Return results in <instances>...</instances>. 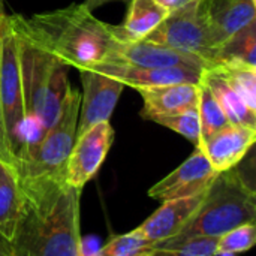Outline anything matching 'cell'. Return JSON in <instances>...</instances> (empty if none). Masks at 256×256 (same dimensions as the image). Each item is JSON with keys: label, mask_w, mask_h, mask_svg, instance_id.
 Listing matches in <instances>:
<instances>
[{"label": "cell", "mask_w": 256, "mask_h": 256, "mask_svg": "<svg viewBox=\"0 0 256 256\" xmlns=\"http://www.w3.org/2000/svg\"><path fill=\"white\" fill-rule=\"evenodd\" d=\"M21 213L10 240L15 256H84L81 190L63 176L21 180Z\"/></svg>", "instance_id": "obj_1"}, {"label": "cell", "mask_w": 256, "mask_h": 256, "mask_svg": "<svg viewBox=\"0 0 256 256\" xmlns=\"http://www.w3.org/2000/svg\"><path fill=\"white\" fill-rule=\"evenodd\" d=\"M8 20L15 33L76 69L104 62L116 40L111 24L98 20L82 3L30 18L8 15Z\"/></svg>", "instance_id": "obj_2"}, {"label": "cell", "mask_w": 256, "mask_h": 256, "mask_svg": "<svg viewBox=\"0 0 256 256\" xmlns=\"http://www.w3.org/2000/svg\"><path fill=\"white\" fill-rule=\"evenodd\" d=\"M15 38L27 129L33 124L36 130L32 142L24 148L26 152L32 148L58 120L64 99L70 88L68 81L69 66L24 36L15 33Z\"/></svg>", "instance_id": "obj_3"}, {"label": "cell", "mask_w": 256, "mask_h": 256, "mask_svg": "<svg viewBox=\"0 0 256 256\" xmlns=\"http://www.w3.org/2000/svg\"><path fill=\"white\" fill-rule=\"evenodd\" d=\"M255 189L237 168H232L214 178L186 228L174 238L156 246L170 249L195 237H220L238 225L255 222Z\"/></svg>", "instance_id": "obj_4"}, {"label": "cell", "mask_w": 256, "mask_h": 256, "mask_svg": "<svg viewBox=\"0 0 256 256\" xmlns=\"http://www.w3.org/2000/svg\"><path fill=\"white\" fill-rule=\"evenodd\" d=\"M81 93L70 86L56 124L18 160L16 172L21 180L63 176L68 156L76 138Z\"/></svg>", "instance_id": "obj_5"}, {"label": "cell", "mask_w": 256, "mask_h": 256, "mask_svg": "<svg viewBox=\"0 0 256 256\" xmlns=\"http://www.w3.org/2000/svg\"><path fill=\"white\" fill-rule=\"evenodd\" d=\"M0 102L9 150L18 165V160L27 144V118L24 108L18 46L15 33L6 20L0 34Z\"/></svg>", "instance_id": "obj_6"}, {"label": "cell", "mask_w": 256, "mask_h": 256, "mask_svg": "<svg viewBox=\"0 0 256 256\" xmlns=\"http://www.w3.org/2000/svg\"><path fill=\"white\" fill-rule=\"evenodd\" d=\"M146 40L195 56L207 64V69H212L216 63V50L204 21L200 0H189L171 10Z\"/></svg>", "instance_id": "obj_7"}, {"label": "cell", "mask_w": 256, "mask_h": 256, "mask_svg": "<svg viewBox=\"0 0 256 256\" xmlns=\"http://www.w3.org/2000/svg\"><path fill=\"white\" fill-rule=\"evenodd\" d=\"M112 141L114 129L110 122H100L78 135L64 165V182L70 188L82 190L100 170Z\"/></svg>", "instance_id": "obj_8"}, {"label": "cell", "mask_w": 256, "mask_h": 256, "mask_svg": "<svg viewBox=\"0 0 256 256\" xmlns=\"http://www.w3.org/2000/svg\"><path fill=\"white\" fill-rule=\"evenodd\" d=\"M82 94L76 126V136L100 122H110L124 84L93 69H78Z\"/></svg>", "instance_id": "obj_9"}, {"label": "cell", "mask_w": 256, "mask_h": 256, "mask_svg": "<svg viewBox=\"0 0 256 256\" xmlns=\"http://www.w3.org/2000/svg\"><path fill=\"white\" fill-rule=\"evenodd\" d=\"M218 176L219 172L213 170L201 148L195 147L194 153L182 165L150 188L148 196L160 202L195 196L207 192Z\"/></svg>", "instance_id": "obj_10"}, {"label": "cell", "mask_w": 256, "mask_h": 256, "mask_svg": "<svg viewBox=\"0 0 256 256\" xmlns=\"http://www.w3.org/2000/svg\"><path fill=\"white\" fill-rule=\"evenodd\" d=\"M104 62L122 63L136 68L184 66L194 69H207V64L195 56L177 51L160 44H153L146 39L135 42L114 40Z\"/></svg>", "instance_id": "obj_11"}, {"label": "cell", "mask_w": 256, "mask_h": 256, "mask_svg": "<svg viewBox=\"0 0 256 256\" xmlns=\"http://www.w3.org/2000/svg\"><path fill=\"white\" fill-rule=\"evenodd\" d=\"M256 141V128L228 124L220 130L202 138L196 146L201 148L216 172H225L246 158Z\"/></svg>", "instance_id": "obj_12"}, {"label": "cell", "mask_w": 256, "mask_h": 256, "mask_svg": "<svg viewBox=\"0 0 256 256\" xmlns=\"http://www.w3.org/2000/svg\"><path fill=\"white\" fill-rule=\"evenodd\" d=\"M86 69V68H84ZM87 69L98 70L132 88L140 87H154V86H168V84H183L192 82L198 84L204 69H194L184 66L174 68H136L112 62H99Z\"/></svg>", "instance_id": "obj_13"}, {"label": "cell", "mask_w": 256, "mask_h": 256, "mask_svg": "<svg viewBox=\"0 0 256 256\" xmlns=\"http://www.w3.org/2000/svg\"><path fill=\"white\" fill-rule=\"evenodd\" d=\"M207 192L188 198L168 200L150 214L136 231L150 243L159 244L178 236L198 212Z\"/></svg>", "instance_id": "obj_14"}, {"label": "cell", "mask_w": 256, "mask_h": 256, "mask_svg": "<svg viewBox=\"0 0 256 256\" xmlns=\"http://www.w3.org/2000/svg\"><path fill=\"white\" fill-rule=\"evenodd\" d=\"M200 8L216 52L232 34L256 21L255 0H200Z\"/></svg>", "instance_id": "obj_15"}, {"label": "cell", "mask_w": 256, "mask_h": 256, "mask_svg": "<svg viewBox=\"0 0 256 256\" xmlns=\"http://www.w3.org/2000/svg\"><path fill=\"white\" fill-rule=\"evenodd\" d=\"M141 96L144 106L141 116L147 120L158 116L180 114L198 108V84H168L135 88Z\"/></svg>", "instance_id": "obj_16"}, {"label": "cell", "mask_w": 256, "mask_h": 256, "mask_svg": "<svg viewBox=\"0 0 256 256\" xmlns=\"http://www.w3.org/2000/svg\"><path fill=\"white\" fill-rule=\"evenodd\" d=\"M170 10L158 0H129L128 16L123 24L112 26L116 40L135 42L146 39L166 16Z\"/></svg>", "instance_id": "obj_17"}, {"label": "cell", "mask_w": 256, "mask_h": 256, "mask_svg": "<svg viewBox=\"0 0 256 256\" xmlns=\"http://www.w3.org/2000/svg\"><path fill=\"white\" fill-rule=\"evenodd\" d=\"M201 81L212 92L231 124L256 128V111L248 106V104L224 80L222 75H219L214 69H204Z\"/></svg>", "instance_id": "obj_18"}, {"label": "cell", "mask_w": 256, "mask_h": 256, "mask_svg": "<svg viewBox=\"0 0 256 256\" xmlns=\"http://www.w3.org/2000/svg\"><path fill=\"white\" fill-rule=\"evenodd\" d=\"M21 184L16 170L0 160V236L12 240L21 213Z\"/></svg>", "instance_id": "obj_19"}, {"label": "cell", "mask_w": 256, "mask_h": 256, "mask_svg": "<svg viewBox=\"0 0 256 256\" xmlns=\"http://www.w3.org/2000/svg\"><path fill=\"white\" fill-rule=\"evenodd\" d=\"M224 62H240L256 68V21L232 34L219 46L216 64Z\"/></svg>", "instance_id": "obj_20"}, {"label": "cell", "mask_w": 256, "mask_h": 256, "mask_svg": "<svg viewBox=\"0 0 256 256\" xmlns=\"http://www.w3.org/2000/svg\"><path fill=\"white\" fill-rule=\"evenodd\" d=\"M214 69L224 80L237 92V94L256 111V68L240 62H224L216 64Z\"/></svg>", "instance_id": "obj_21"}, {"label": "cell", "mask_w": 256, "mask_h": 256, "mask_svg": "<svg viewBox=\"0 0 256 256\" xmlns=\"http://www.w3.org/2000/svg\"><path fill=\"white\" fill-rule=\"evenodd\" d=\"M198 116L201 123V140L231 124L224 110L201 80L198 82Z\"/></svg>", "instance_id": "obj_22"}, {"label": "cell", "mask_w": 256, "mask_h": 256, "mask_svg": "<svg viewBox=\"0 0 256 256\" xmlns=\"http://www.w3.org/2000/svg\"><path fill=\"white\" fill-rule=\"evenodd\" d=\"M156 244L147 242L136 230L112 237L98 256H146L154 249Z\"/></svg>", "instance_id": "obj_23"}, {"label": "cell", "mask_w": 256, "mask_h": 256, "mask_svg": "<svg viewBox=\"0 0 256 256\" xmlns=\"http://www.w3.org/2000/svg\"><path fill=\"white\" fill-rule=\"evenodd\" d=\"M150 120L177 132L178 135L190 141L195 147L201 141V123H200L198 108L186 111V112H180V114L158 116V117H152Z\"/></svg>", "instance_id": "obj_24"}, {"label": "cell", "mask_w": 256, "mask_h": 256, "mask_svg": "<svg viewBox=\"0 0 256 256\" xmlns=\"http://www.w3.org/2000/svg\"><path fill=\"white\" fill-rule=\"evenodd\" d=\"M256 226L255 222L238 225L228 232L218 237V252L225 254H243L255 246Z\"/></svg>", "instance_id": "obj_25"}, {"label": "cell", "mask_w": 256, "mask_h": 256, "mask_svg": "<svg viewBox=\"0 0 256 256\" xmlns=\"http://www.w3.org/2000/svg\"><path fill=\"white\" fill-rule=\"evenodd\" d=\"M170 249L174 250V256H214L218 237H195Z\"/></svg>", "instance_id": "obj_26"}, {"label": "cell", "mask_w": 256, "mask_h": 256, "mask_svg": "<svg viewBox=\"0 0 256 256\" xmlns=\"http://www.w3.org/2000/svg\"><path fill=\"white\" fill-rule=\"evenodd\" d=\"M0 160L14 166L16 170L15 159L9 150L8 140H6V130H4V123H3V116H2V102H0Z\"/></svg>", "instance_id": "obj_27"}, {"label": "cell", "mask_w": 256, "mask_h": 256, "mask_svg": "<svg viewBox=\"0 0 256 256\" xmlns=\"http://www.w3.org/2000/svg\"><path fill=\"white\" fill-rule=\"evenodd\" d=\"M110 2H129V0H84L82 4H84L88 10L93 12V9H96V8H99V6H102V4H105V3H110Z\"/></svg>", "instance_id": "obj_28"}, {"label": "cell", "mask_w": 256, "mask_h": 256, "mask_svg": "<svg viewBox=\"0 0 256 256\" xmlns=\"http://www.w3.org/2000/svg\"><path fill=\"white\" fill-rule=\"evenodd\" d=\"M0 256H15L14 249L10 246V242H8L2 236H0Z\"/></svg>", "instance_id": "obj_29"}, {"label": "cell", "mask_w": 256, "mask_h": 256, "mask_svg": "<svg viewBox=\"0 0 256 256\" xmlns=\"http://www.w3.org/2000/svg\"><path fill=\"white\" fill-rule=\"evenodd\" d=\"M160 4H164L170 12L171 10H174V9H177L178 6H182V4H184L186 2H189V0H158Z\"/></svg>", "instance_id": "obj_30"}, {"label": "cell", "mask_w": 256, "mask_h": 256, "mask_svg": "<svg viewBox=\"0 0 256 256\" xmlns=\"http://www.w3.org/2000/svg\"><path fill=\"white\" fill-rule=\"evenodd\" d=\"M146 256H174V250L172 249H165V248L154 246V249Z\"/></svg>", "instance_id": "obj_31"}, {"label": "cell", "mask_w": 256, "mask_h": 256, "mask_svg": "<svg viewBox=\"0 0 256 256\" xmlns=\"http://www.w3.org/2000/svg\"><path fill=\"white\" fill-rule=\"evenodd\" d=\"M6 20H8V15L4 14V4H3V0H0V34L6 26Z\"/></svg>", "instance_id": "obj_32"}, {"label": "cell", "mask_w": 256, "mask_h": 256, "mask_svg": "<svg viewBox=\"0 0 256 256\" xmlns=\"http://www.w3.org/2000/svg\"><path fill=\"white\" fill-rule=\"evenodd\" d=\"M214 256H237V255H234V254H225V252H216V255Z\"/></svg>", "instance_id": "obj_33"}, {"label": "cell", "mask_w": 256, "mask_h": 256, "mask_svg": "<svg viewBox=\"0 0 256 256\" xmlns=\"http://www.w3.org/2000/svg\"><path fill=\"white\" fill-rule=\"evenodd\" d=\"M255 2H256V0H255Z\"/></svg>", "instance_id": "obj_34"}]
</instances>
